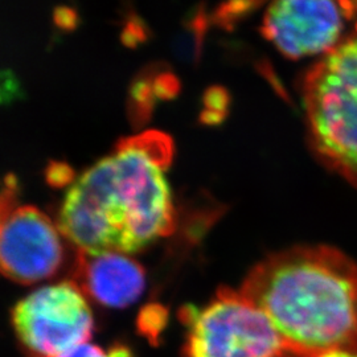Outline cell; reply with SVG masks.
<instances>
[{"mask_svg":"<svg viewBox=\"0 0 357 357\" xmlns=\"http://www.w3.org/2000/svg\"><path fill=\"white\" fill-rule=\"evenodd\" d=\"M15 333L38 357L61 355L88 343L94 318L85 294L72 280L40 287L13 310Z\"/></svg>","mask_w":357,"mask_h":357,"instance_id":"obj_6","label":"cell"},{"mask_svg":"<svg viewBox=\"0 0 357 357\" xmlns=\"http://www.w3.org/2000/svg\"><path fill=\"white\" fill-rule=\"evenodd\" d=\"M240 291L266 314L286 357L357 352V264L339 249L305 245L268 255Z\"/></svg>","mask_w":357,"mask_h":357,"instance_id":"obj_2","label":"cell"},{"mask_svg":"<svg viewBox=\"0 0 357 357\" xmlns=\"http://www.w3.org/2000/svg\"><path fill=\"white\" fill-rule=\"evenodd\" d=\"M318 357H357V352H351V351H336V352H330L326 355H321Z\"/></svg>","mask_w":357,"mask_h":357,"instance_id":"obj_16","label":"cell"},{"mask_svg":"<svg viewBox=\"0 0 357 357\" xmlns=\"http://www.w3.org/2000/svg\"><path fill=\"white\" fill-rule=\"evenodd\" d=\"M302 93L314 151L357 188V36L321 56Z\"/></svg>","mask_w":357,"mask_h":357,"instance_id":"obj_3","label":"cell"},{"mask_svg":"<svg viewBox=\"0 0 357 357\" xmlns=\"http://www.w3.org/2000/svg\"><path fill=\"white\" fill-rule=\"evenodd\" d=\"M72 275L82 293L106 307L132 305L146 287L144 268L123 253L77 250Z\"/></svg>","mask_w":357,"mask_h":357,"instance_id":"obj_8","label":"cell"},{"mask_svg":"<svg viewBox=\"0 0 357 357\" xmlns=\"http://www.w3.org/2000/svg\"><path fill=\"white\" fill-rule=\"evenodd\" d=\"M54 24L61 29H75L78 24V13L69 6H59L53 13Z\"/></svg>","mask_w":357,"mask_h":357,"instance_id":"obj_15","label":"cell"},{"mask_svg":"<svg viewBox=\"0 0 357 357\" xmlns=\"http://www.w3.org/2000/svg\"><path fill=\"white\" fill-rule=\"evenodd\" d=\"M147 36H149V29L146 28V24L142 22L138 15L132 13L122 29V33H121L122 43L128 47H134L142 41H144Z\"/></svg>","mask_w":357,"mask_h":357,"instance_id":"obj_13","label":"cell"},{"mask_svg":"<svg viewBox=\"0 0 357 357\" xmlns=\"http://www.w3.org/2000/svg\"><path fill=\"white\" fill-rule=\"evenodd\" d=\"M45 178H47V183L52 187L63 188L76 181V171L66 162L51 160L45 168Z\"/></svg>","mask_w":357,"mask_h":357,"instance_id":"obj_12","label":"cell"},{"mask_svg":"<svg viewBox=\"0 0 357 357\" xmlns=\"http://www.w3.org/2000/svg\"><path fill=\"white\" fill-rule=\"evenodd\" d=\"M153 91L156 98H171L178 91V81L171 73H158L153 75Z\"/></svg>","mask_w":357,"mask_h":357,"instance_id":"obj_14","label":"cell"},{"mask_svg":"<svg viewBox=\"0 0 357 357\" xmlns=\"http://www.w3.org/2000/svg\"><path fill=\"white\" fill-rule=\"evenodd\" d=\"M54 357H132V354L130 348L123 344L113 345L106 351L102 347L85 343Z\"/></svg>","mask_w":357,"mask_h":357,"instance_id":"obj_11","label":"cell"},{"mask_svg":"<svg viewBox=\"0 0 357 357\" xmlns=\"http://www.w3.org/2000/svg\"><path fill=\"white\" fill-rule=\"evenodd\" d=\"M178 318L183 357H286L273 323L240 290L221 287L205 306L181 307Z\"/></svg>","mask_w":357,"mask_h":357,"instance_id":"obj_4","label":"cell"},{"mask_svg":"<svg viewBox=\"0 0 357 357\" xmlns=\"http://www.w3.org/2000/svg\"><path fill=\"white\" fill-rule=\"evenodd\" d=\"M153 72H143L135 77L130 85L128 116L134 126H142L149 121L155 105Z\"/></svg>","mask_w":357,"mask_h":357,"instance_id":"obj_9","label":"cell"},{"mask_svg":"<svg viewBox=\"0 0 357 357\" xmlns=\"http://www.w3.org/2000/svg\"><path fill=\"white\" fill-rule=\"evenodd\" d=\"M352 13L354 4L348 1L283 0L270 4L262 32L289 59L324 56L342 43L345 20Z\"/></svg>","mask_w":357,"mask_h":357,"instance_id":"obj_7","label":"cell"},{"mask_svg":"<svg viewBox=\"0 0 357 357\" xmlns=\"http://www.w3.org/2000/svg\"><path fill=\"white\" fill-rule=\"evenodd\" d=\"M172 156V138L158 130L119 139L70 185L57 216L63 236L81 252L126 255L171 234Z\"/></svg>","mask_w":357,"mask_h":357,"instance_id":"obj_1","label":"cell"},{"mask_svg":"<svg viewBox=\"0 0 357 357\" xmlns=\"http://www.w3.org/2000/svg\"><path fill=\"white\" fill-rule=\"evenodd\" d=\"M168 312L166 307L158 303H153L144 307L139 314L138 326L141 332L150 340L159 339L162 331L166 328Z\"/></svg>","mask_w":357,"mask_h":357,"instance_id":"obj_10","label":"cell"},{"mask_svg":"<svg viewBox=\"0 0 357 357\" xmlns=\"http://www.w3.org/2000/svg\"><path fill=\"white\" fill-rule=\"evenodd\" d=\"M13 174L0 178V275L31 284L59 274L66 262L63 233L38 206L20 204Z\"/></svg>","mask_w":357,"mask_h":357,"instance_id":"obj_5","label":"cell"}]
</instances>
